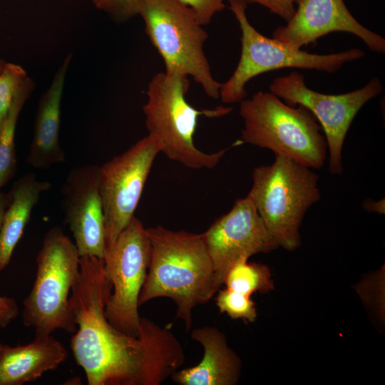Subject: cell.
<instances>
[{
    "instance_id": "obj_21",
    "label": "cell",
    "mask_w": 385,
    "mask_h": 385,
    "mask_svg": "<svg viewBox=\"0 0 385 385\" xmlns=\"http://www.w3.org/2000/svg\"><path fill=\"white\" fill-rule=\"evenodd\" d=\"M216 305L221 313H226L232 319H242L250 322L257 318V309L250 295L228 288L219 289Z\"/></svg>"
},
{
    "instance_id": "obj_6",
    "label": "cell",
    "mask_w": 385,
    "mask_h": 385,
    "mask_svg": "<svg viewBox=\"0 0 385 385\" xmlns=\"http://www.w3.org/2000/svg\"><path fill=\"white\" fill-rule=\"evenodd\" d=\"M80 257L61 227L46 233L36 258L35 280L23 302V322L35 335L76 330L69 294L79 274Z\"/></svg>"
},
{
    "instance_id": "obj_15",
    "label": "cell",
    "mask_w": 385,
    "mask_h": 385,
    "mask_svg": "<svg viewBox=\"0 0 385 385\" xmlns=\"http://www.w3.org/2000/svg\"><path fill=\"white\" fill-rule=\"evenodd\" d=\"M72 54L69 53L56 72L49 88L39 98L26 162L33 168L46 170L65 161L59 142L61 103Z\"/></svg>"
},
{
    "instance_id": "obj_9",
    "label": "cell",
    "mask_w": 385,
    "mask_h": 385,
    "mask_svg": "<svg viewBox=\"0 0 385 385\" xmlns=\"http://www.w3.org/2000/svg\"><path fill=\"white\" fill-rule=\"evenodd\" d=\"M150 244L146 228L134 216L103 258L112 290L105 307L108 322L119 331L138 336L139 296L147 275Z\"/></svg>"
},
{
    "instance_id": "obj_29",
    "label": "cell",
    "mask_w": 385,
    "mask_h": 385,
    "mask_svg": "<svg viewBox=\"0 0 385 385\" xmlns=\"http://www.w3.org/2000/svg\"><path fill=\"white\" fill-rule=\"evenodd\" d=\"M4 118L2 114L0 113V130L2 128V125H3V123H4Z\"/></svg>"
},
{
    "instance_id": "obj_26",
    "label": "cell",
    "mask_w": 385,
    "mask_h": 385,
    "mask_svg": "<svg viewBox=\"0 0 385 385\" xmlns=\"http://www.w3.org/2000/svg\"><path fill=\"white\" fill-rule=\"evenodd\" d=\"M19 315V307L11 297L0 296V327L5 328Z\"/></svg>"
},
{
    "instance_id": "obj_5",
    "label": "cell",
    "mask_w": 385,
    "mask_h": 385,
    "mask_svg": "<svg viewBox=\"0 0 385 385\" xmlns=\"http://www.w3.org/2000/svg\"><path fill=\"white\" fill-rule=\"evenodd\" d=\"M256 167L247 195L278 247L293 251L301 244L299 227L321 198L319 176L312 168L282 155Z\"/></svg>"
},
{
    "instance_id": "obj_17",
    "label": "cell",
    "mask_w": 385,
    "mask_h": 385,
    "mask_svg": "<svg viewBox=\"0 0 385 385\" xmlns=\"http://www.w3.org/2000/svg\"><path fill=\"white\" fill-rule=\"evenodd\" d=\"M68 352L51 334L36 335L25 345H4L0 353V385H21L56 369Z\"/></svg>"
},
{
    "instance_id": "obj_12",
    "label": "cell",
    "mask_w": 385,
    "mask_h": 385,
    "mask_svg": "<svg viewBox=\"0 0 385 385\" xmlns=\"http://www.w3.org/2000/svg\"><path fill=\"white\" fill-rule=\"evenodd\" d=\"M202 234L220 287L228 270L237 261L278 247L247 196L236 200L230 210Z\"/></svg>"
},
{
    "instance_id": "obj_13",
    "label": "cell",
    "mask_w": 385,
    "mask_h": 385,
    "mask_svg": "<svg viewBox=\"0 0 385 385\" xmlns=\"http://www.w3.org/2000/svg\"><path fill=\"white\" fill-rule=\"evenodd\" d=\"M100 166L86 164L72 169L62 188L63 208L80 257L103 258L106 250Z\"/></svg>"
},
{
    "instance_id": "obj_28",
    "label": "cell",
    "mask_w": 385,
    "mask_h": 385,
    "mask_svg": "<svg viewBox=\"0 0 385 385\" xmlns=\"http://www.w3.org/2000/svg\"><path fill=\"white\" fill-rule=\"evenodd\" d=\"M9 197L8 195H6L1 191L0 188V228L2 222L4 212L9 205Z\"/></svg>"
},
{
    "instance_id": "obj_22",
    "label": "cell",
    "mask_w": 385,
    "mask_h": 385,
    "mask_svg": "<svg viewBox=\"0 0 385 385\" xmlns=\"http://www.w3.org/2000/svg\"><path fill=\"white\" fill-rule=\"evenodd\" d=\"M29 78V76L21 66L5 63L0 73V113L4 117L14 96Z\"/></svg>"
},
{
    "instance_id": "obj_2",
    "label": "cell",
    "mask_w": 385,
    "mask_h": 385,
    "mask_svg": "<svg viewBox=\"0 0 385 385\" xmlns=\"http://www.w3.org/2000/svg\"><path fill=\"white\" fill-rule=\"evenodd\" d=\"M146 232L150 255L139 306L158 297L172 299L176 318L184 322L188 332L193 309L208 302L220 288L202 234L161 225L147 227Z\"/></svg>"
},
{
    "instance_id": "obj_8",
    "label": "cell",
    "mask_w": 385,
    "mask_h": 385,
    "mask_svg": "<svg viewBox=\"0 0 385 385\" xmlns=\"http://www.w3.org/2000/svg\"><path fill=\"white\" fill-rule=\"evenodd\" d=\"M241 32L242 49L239 62L232 76L220 88L222 103H240L247 96L246 84L255 76L282 68L312 69L334 73L342 66L361 58L364 52L359 48L329 53H310L293 48L282 42L268 38L250 23L244 0H227Z\"/></svg>"
},
{
    "instance_id": "obj_14",
    "label": "cell",
    "mask_w": 385,
    "mask_h": 385,
    "mask_svg": "<svg viewBox=\"0 0 385 385\" xmlns=\"http://www.w3.org/2000/svg\"><path fill=\"white\" fill-rule=\"evenodd\" d=\"M286 22L275 29L272 38L295 49L340 31L360 38L374 52H385L384 38L361 24L344 0H298L294 14Z\"/></svg>"
},
{
    "instance_id": "obj_7",
    "label": "cell",
    "mask_w": 385,
    "mask_h": 385,
    "mask_svg": "<svg viewBox=\"0 0 385 385\" xmlns=\"http://www.w3.org/2000/svg\"><path fill=\"white\" fill-rule=\"evenodd\" d=\"M138 15L165 71L192 77L207 96L219 98L221 83L214 79L204 53L208 36L195 12L178 0H142Z\"/></svg>"
},
{
    "instance_id": "obj_23",
    "label": "cell",
    "mask_w": 385,
    "mask_h": 385,
    "mask_svg": "<svg viewBox=\"0 0 385 385\" xmlns=\"http://www.w3.org/2000/svg\"><path fill=\"white\" fill-rule=\"evenodd\" d=\"M142 0H92L94 6L110 15L118 22H123L138 15Z\"/></svg>"
},
{
    "instance_id": "obj_4",
    "label": "cell",
    "mask_w": 385,
    "mask_h": 385,
    "mask_svg": "<svg viewBox=\"0 0 385 385\" xmlns=\"http://www.w3.org/2000/svg\"><path fill=\"white\" fill-rule=\"evenodd\" d=\"M243 120L241 143L270 150L312 169L322 168L328 147L313 114L292 106L271 92L258 91L240 102Z\"/></svg>"
},
{
    "instance_id": "obj_27",
    "label": "cell",
    "mask_w": 385,
    "mask_h": 385,
    "mask_svg": "<svg viewBox=\"0 0 385 385\" xmlns=\"http://www.w3.org/2000/svg\"><path fill=\"white\" fill-rule=\"evenodd\" d=\"M362 207L364 210L368 212L384 214V199L379 200V201H374L371 199H366L363 202Z\"/></svg>"
},
{
    "instance_id": "obj_24",
    "label": "cell",
    "mask_w": 385,
    "mask_h": 385,
    "mask_svg": "<svg viewBox=\"0 0 385 385\" xmlns=\"http://www.w3.org/2000/svg\"><path fill=\"white\" fill-rule=\"evenodd\" d=\"M190 7L195 14L199 22L205 26L212 17L225 8V0H178Z\"/></svg>"
},
{
    "instance_id": "obj_1",
    "label": "cell",
    "mask_w": 385,
    "mask_h": 385,
    "mask_svg": "<svg viewBox=\"0 0 385 385\" xmlns=\"http://www.w3.org/2000/svg\"><path fill=\"white\" fill-rule=\"evenodd\" d=\"M112 290L103 260L80 257L70 296L76 330L71 349L89 385H159L185 361L183 349L170 329L141 317L138 336L114 327L105 313Z\"/></svg>"
},
{
    "instance_id": "obj_3",
    "label": "cell",
    "mask_w": 385,
    "mask_h": 385,
    "mask_svg": "<svg viewBox=\"0 0 385 385\" xmlns=\"http://www.w3.org/2000/svg\"><path fill=\"white\" fill-rule=\"evenodd\" d=\"M189 87L188 76L179 72H160L151 78L148 101L143 107L148 135L168 159L192 170L212 169L228 148L207 153L196 147L194 135L198 118L202 115L222 117L232 109L224 106L195 108L185 98Z\"/></svg>"
},
{
    "instance_id": "obj_31",
    "label": "cell",
    "mask_w": 385,
    "mask_h": 385,
    "mask_svg": "<svg viewBox=\"0 0 385 385\" xmlns=\"http://www.w3.org/2000/svg\"><path fill=\"white\" fill-rule=\"evenodd\" d=\"M3 346H4V344L0 342V353L1 351Z\"/></svg>"
},
{
    "instance_id": "obj_18",
    "label": "cell",
    "mask_w": 385,
    "mask_h": 385,
    "mask_svg": "<svg viewBox=\"0 0 385 385\" xmlns=\"http://www.w3.org/2000/svg\"><path fill=\"white\" fill-rule=\"evenodd\" d=\"M51 187L49 182L38 179L33 173L23 175L14 184L0 228V271L9 264L34 207Z\"/></svg>"
},
{
    "instance_id": "obj_19",
    "label": "cell",
    "mask_w": 385,
    "mask_h": 385,
    "mask_svg": "<svg viewBox=\"0 0 385 385\" xmlns=\"http://www.w3.org/2000/svg\"><path fill=\"white\" fill-rule=\"evenodd\" d=\"M35 86L29 77L14 96L0 130V188L14 176L16 168L15 131L20 112Z\"/></svg>"
},
{
    "instance_id": "obj_20",
    "label": "cell",
    "mask_w": 385,
    "mask_h": 385,
    "mask_svg": "<svg viewBox=\"0 0 385 385\" xmlns=\"http://www.w3.org/2000/svg\"><path fill=\"white\" fill-rule=\"evenodd\" d=\"M248 259L237 261L227 272L223 284L226 288L247 295L272 290L274 282L269 267L260 263H248Z\"/></svg>"
},
{
    "instance_id": "obj_11",
    "label": "cell",
    "mask_w": 385,
    "mask_h": 385,
    "mask_svg": "<svg viewBox=\"0 0 385 385\" xmlns=\"http://www.w3.org/2000/svg\"><path fill=\"white\" fill-rule=\"evenodd\" d=\"M159 149L148 135L99 169L106 247L111 245L135 216L145 184Z\"/></svg>"
},
{
    "instance_id": "obj_16",
    "label": "cell",
    "mask_w": 385,
    "mask_h": 385,
    "mask_svg": "<svg viewBox=\"0 0 385 385\" xmlns=\"http://www.w3.org/2000/svg\"><path fill=\"white\" fill-rule=\"evenodd\" d=\"M191 338L201 344L203 356L196 365L176 371L173 381L180 385H232L239 378L240 361L216 327L193 329Z\"/></svg>"
},
{
    "instance_id": "obj_30",
    "label": "cell",
    "mask_w": 385,
    "mask_h": 385,
    "mask_svg": "<svg viewBox=\"0 0 385 385\" xmlns=\"http://www.w3.org/2000/svg\"><path fill=\"white\" fill-rule=\"evenodd\" d=\"M5 63H6L5 61L0 59V73H1L4 66L5 64Z\"/></svg>"
},
{
    "instance_id": "obj_25",
    "label": "cell",
    "mask_w": 385,
    "mask_h": 385,
    "mask_svg": "<svg viewBox=\"0 0 385 385\" xmlns=\"http://www.w3.org/2000/svg\"><path fill=\"white\" fill-rule=\"evenodd\" d=\"M248 3H255L267 9L287 21L294 14L298 0H244Z\"/></svg>"
},
{
    "instance_id": "obj_10",
    "label": "cell",
    "mask_w": 385,
    "mask_h": 385,
    "mask_svg": "<svg viewBox=\"0 0 385 385\" xmlns=\"http://www.w3.org/2000/svg\"><path fill=\"white\" fill-rule=\"evenodd\" d=\"M378 78L361 88L342 94H324L308 88L302 74L293 71L274 78L271 93L288 105L301 106L309 111L319 123L327 140L329 171L333 175L343 172L342 149L350 125L359 110L382 92Z\"/></svg>"
}]
</instances>
